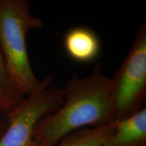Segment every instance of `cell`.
Segmentation results:
<instances>
[{
    "mask_svg": "<svg viewBox=\"0 0 146 146\" xmlns=\"http://www.w3.org/2000/svg\"><path fill=\"white\" fill-rule=\"evenodd\" d=\"M62 91L63 105L35 126L33 137L39 146H55L63 137L81 128L115 122L112 79L104 75L100 63L86 78L72 76Z\"/></svg>",
    "mask_w": 146,
    "mask_h": 146,
    "instance_id": "1",
    "label": "cell"
},
{
    "mask_svg": "<svg viewBox=\"0 0 146 146\" xmlns=\"http://www.w3.org/2000/svg\"><path fill=\"white\" fill-rule=\"evenodd\" d=\"M43 26L41 18L31 12L27 0H0V47L12 81L24 96L41 85L33 70L27 48V36L31 30Z\"/></svg>",
    "mask_w": 146,
    "mask_h": 146,
    "instance_id": "2",
    "label": "cell"
},
{
    "mask_svg": "<svg viewBox=\"0 0 146 146\" xmlns=\"http://www.w3.org/2000/svg\"><path fill=\"white\" fill-rule=\"evenodd\" d=\"M115 121L143 108L146 99V23L139 25L130 50L119 69L111 77Z\"/></svg>",
    "mask_w": 146,
    "mask_h": 146,
    "instance_id": "3",
    "label": "cell"
},
{
    "mask_svg": "<svg viewBox=\"0 0 146 146\" xmlns=\"http://www.w3.org/2000/svg\"><path fill=\"white\" fill-rule=\"evenodd\" d=\"M52 74L45 76L39 88L25 97L5 117L8 127L0 137V146H39L33 137L36 123L64 102L62 89L52 85Z\"/></svg>",
    "mask_w": 146,
    "mask_h": 146,
    "instance_id": "4",
    "label": "cell"
},
{
    "mask_svg": "<svg viewBox=\"0 0 146 146\" xmlns=\"http://www.w3.org/2000/svg\"><path fill=\"white\" fill-rule=\"evenodd\" d=\"M63 45L68 57L81 64L94 62L102 50L98 35L92 29L82 26L73 27L66 33Z\"/></svg>",
    "mask_w": 146,
    "mask_h": 146,
    "instance_id": "5",
    "label": "cell"
},
{
    "mask_svg": "<svg viewBox=\"0 0 146 146\" xmlns=\"http://www.w3.org/2000/svg\"><path fill=\"white\" fill-rule=\"evenodd\" d=\"M114 133L101 146H146V108L114 122Z\"/></svg>",
    "mask_w": 146,
    "mask_h": 146,
    "instance_id": "6",
    "label": "cell"
},
{
    "mask_svg": "<svg viewBox=\"0 0 146 146\" xmlns=\"http://www.w3.org/2000/svg\"><path fill=\"white\" fill-rule=\"evenodd\" d=\"M25 98L11 78L0 47V118H5Z\"/></svg>",
    "mask_w": 146,
    "mask_h": 146,
    "instance_id": "7",
    "label": "cell"
},
{
    "mask_svg": "<svg viewBox=\"0 0 146 146\" xmlns=\"http://www.w3.org/2000/svg\"><path fill=\"white\" fill-rule=\"evenodd\" d=\"M114 123L99 127L85 128L69 133L60 139V146H101L114 133Z\"/></svg>",
    "mask_w": 146,
    "mask_h": 146,
    "instance_id": "8",
    "label": "cell"
},
{
    "mask_svg": "<svg viewBox=\"0 0 146 146\" xmlns=\"http://www.w3.org/2000/svg\"><path fill=\"white\" fill-rule=\"evenodd\" d=\"M7 127H8V122L6 119L4 118H0V137L6 130Z\"/></svg>",
    "mask_w": 146,
    "mask_h": 146,
    "instance_id": "9",
    "label": "cell"
}]
</instances>
